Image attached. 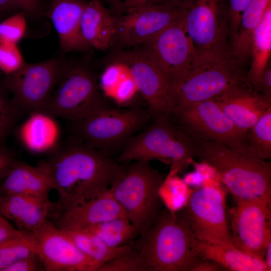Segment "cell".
Wrapping results in <instances>:
<instances>
[{
  "label": "cell",
  "instance_id": "6da1fadb",
  "mask_svg": "<svg viewBox=\"0 0 271 271\" xmlns=\"http://www.w3.org/2000/svg\"><path fill=\"white\" fill-rule=\"evenodd\" d=\"M79 141L58 149L37 164L58 194L54 218L108 190L123 168L105 152Z\"/></svg>",
  "mask_w": 271,
  "mask_h": 271
},
{
  "label": "cell",
  "instance_id": "7a4b0ae2",
  "mask_svg": "<svg viewBox=\"0 0 271 271\" xmlns=\"http://www.w3.org/2000/svg\"><path fill=\"white\" fill-rule=\"evenodd\" d=\"M191 138L196 157L214 169L236 202L258 201L271 205L269 163L218 142Z\"/></svg>",
  "mask_w": 271,
  "mask_h": 271
},
{
  "label": "cell",
  "instance_id": "3957f363",
  "mask_svg": "<svg viewBox=\"0 0 271 271\" xmlns=\"http://www.w3.org/2000/svg\"><path fill=\"white\" fill-rule=\"evenodd\" d=\"M131 243L145 271H193L203 259L194 250L196 237L175 211L161 210L152 226Z\"/></svg>",
  "mask_w": 271,
  "mask_h": 271
},
{
  "label": "cell",
  "instance_id": "277c9868",
  "mask_svg": "<svg viewBox=\"0 0 271 271\" xmlns=\"http://www.w3.org/2000/svg\"><path fill=\"white\" fill-rule=\"evenodd\" d=\"M246 81V72L229 50L196 53L186 75L170 87L172 109L212 99Z\"/></svg>",
  "mask_w": 271,
  "mask_h": 271
},
{
  "label": "cell",
  "instance_id": "5b68a950",
  "mask_svg": "<svg viewBox=\"0 0 271 271\" xmlns=\"http://www.w3.org/2000/svg\"><path fill=\"white\" fill-rule=\"evenodd\" d=\"M195 157L192 138L172 121L170 114H161L155 116L153 123L143 132L126 141L118 161L159 160L168 163L170 172L176 175L185 170Z\"/></svg>",
  "mask_w": 271,
  "mask_h": 271
},
{
  "label": "cell",
  "instance_id": "8992f818",
  "mask_svg": "<svg viewBox=\"0 0 271 271\" xmlns=\"http://www.w3.org/2000/svg\"><path fill=\"white\" fill-rule=\"evenodd\" d=\"M164 179L148 161H135L122 171L109 189L139 235L155 221L161 210Z\"/></svg>",
  "mask_w": 271,
  "mask_h": 271
},
{
  "label": "cell",
  "instance_id": "52a82bcc",
  "mask_svg": "<svg viewBox=\"0 0 271 271\" xmlns=\"http://www.w3.org/2000/svg\"><path fill=\"white\" fill-rule=\"evenodd\" d=\"M170 115L192 138L218 142L253 156L247 145L246 133L234 125L213 99L174 108Z\"/></svg>",
  "mask_w": 271,
  "mask_h": 271
},
{
  "label": "cell",
  "instance_id": "ba28073f",
  "mask_svg": "<svg viewBox=\"0 0 271 271\" xmlns=\"http://www.w3.org/2000/svg\"><path fill=\"white\" fill-rule=\"evenodd\" d=\"M225 197L224 191L217 187H202L190 194L182 211L175 213L197 239L231 245Z\"/></svg>",
  "mask_w": 271,
  "mask_h": 271
},
{
  "label": "cell",
  "instance_id": "9c48e42d",
  "mask_svg": "<svg viewBox=\"0 0 271 271\" xmlns=\"http://www.w3.org/2000/svg\"><path fill=\"white\" fill-rule=\"evenodd\" d=\"M148 117L147 113L140 109H110L105 106L73 122L79 140L105 152L125 144Z\"/></svg>",
  "mask_w": 271,
  "mask_h": 271
},
{
  "label": "cell",
  "instance_id": "30bf717a",
  "mask_svg": "<svg viewBox=\"0 0 271 271\" xmlns=\"http://www.w3.org/2000/svg\"><path fill=\"white\" fill-rule=\"evenodd\" d=\"M67 67L61 58L25 64L17 72L6 76L4 83L20 111L44 112Z\"/></svg>",
  "mask_w": 271,
  "mask_h": 271
},
{
  "label": "cell",
  "instance_id": "8fae6325",
  "mask_svg": "<svg viewBox=\"0 0 271 271\" xmlns=\"http://www.w3.org/2000/svg\"><path fill=\"white\" fill-rule=\"evenodd\" d=\"M44 112L72 122L105 106L94 76L80 67H67L55 87Z\"/></svg>",
  "mask_w": 271,
  "mask_h": 271
},
{
  "label": "cell",
  "instance_id": "7c38bea8",
  "mask_svg": "<svg viewBox=\"0 0 271 271\" xmlns=\"http://www.w3.org/2000/svg\"><path fill=\"white\" fill-rule=\"evenodd\" d=\"M182 18L196 53L229 50V22L225 0H185Z\"/></svg>",
  "mask_w": 271,
  "mask_h": 271
},
{
  "label": "cell",
  "instance_id": "4fadbf2b",
  "mask_svg": "<svg viewBox=\"0 0 271 271\" xmlns=\"http://www.w3.org/2000/svg\"><path fill=\"white\" fill-rule=\"evenodd\" d=\"M185 0L129 8L116 18V40L124 46L146 44L183 15Z\"/></svg>",
  "mask_w": 271,
  "mask_h": 271
},
{
  "label": "cell",
  "instance_id": "5bb4252c",
  "mask_svg": "<svg viewBox=\"0 0 271 271\" xmlns=\"http://www.w3.org/2000/svg\"><path fill=\"white\" fill-rule=\"evenodd\" d=\"M236 202L228 217L232 243L247 254L263 260L271 242V205L258 201Z\"/></svg>",
  "mask_w": 271,
  "mask_h": 271
},
{
  "label": "cell",
  "instance_id": "9a60e30c",
  "mask_svg": "<svg viewBox=\"0 0 271 271\" xmlns=\"http://www.w3.org/2000/svg\"><path fill=\"white\" fill-rule=\"evenodd\" d=\"M182 17L145 44V49L170 87L186 75L196 54Z\"/></svg>",
  "mask_w": 271,
  "mask_h": 271
},
{
  "label": "cell",
  "instance_id": "2e32d148",
  "mask_svg": "<svg viewBox=\"0 0 271 271\" xmlns=\"http://www.w3.org/2000/svg\"><path fill=\"white\" fill-rule=\"evenodd\" d=\"M37 253L46 271H97L99 265L84 254L67 234L47 219L32 232Z\"/></svg>",
  "mask_w": 271,
  "mask_h": 271
},
{
  "label": "cell",
  "instance_id": "e0dca14e",
  "mask_svg": "<svg viewBox=\"0 0 271 271\" xmlns=\"http://www.w3.org/2000/svg\"><path fill=\"white\" fill-rule=\"evenodd\" d=\"M116 60L128 69L138 92L148 103L149 112L154 117L170 114V85L146 50L123 52Z\"/></svg>",
  "mask_w": 271,
  "mask_h": 271
},
{
  "label": "cell",
  "instance_id": "ac0fdd59",
  "mask_svg": "<svg viewBox=\"0 0 271 271\" xmlns=\"http://www.w3.org/2000/svg\"><path fill=\"white\" fill-rule=\"evenodd\" d=\"M212 99L234 125L245 133L271 107V98L256 91L247 81Z\"/></svg>",
  "mask_w": 271,
  "mask_h": 271
},
{
  "label": "cell",
  "instance_id": "d6986e66",
  "mask_svg": "<svg viewBox=\"0 0 271 271\" xmlns=\"http://www.w3.org/2000/svg\"><path fill=\"white\" fill-rule=\"evenodd\" d=\"M120 217L127 216L108 189L62 211L54 218L53 224L61 229H80Z\"/></svg>",
  "mask_w": 271,
  "mask_h": 271
},
{
  "label": "cell",
  "instance_id": "ffe728a7",
  "mask_svg": "<svg viewBox=\"0 0 271 271\" xmlns=\"http://www.w3.org/2000/svg\"><path fill=\"white\" fill-rule=\"evenodd\" d=\"M86 3L81 0H51L47 15L59 37L64 52L86 50L89 47L81 32L82 15Z\"/></svg>",
  "mask_w": 271,
  "mask_h": 271
},
{
  "label": "cell",
  "instance_id": "44dd1931",
  "mask_svg": "<svg viewBox=\"0 0 271 271\" xmlns=\"http://www.w3.org/2000/svg\"><path fill=\"white\" fill-rule=\"evenodd\" d=\"M55 202L49 198L24 195L0 196V213L14 222L19 229L31 232L49 217H53Z\"/></svg>",
  "mask_w": 271,
  "mask_h": 271
},
{
  "label": "cell",
  "instance_id": "7402d4cb",
  "mask_svg": "<svg viewBox=\"0 0 271 271\" xmlns=\"http://www.w3.org/2000/svg\"><path fill=\"white\" fill-rule=\"evenodd\" d=\"M81 32L89 47L106 49L116 40V17L99 0H91L86 3L82 15Z\"/></svg>",
  "mask_w": 271,
  "mask_h": 271
},
{
  "label": "cell",
  "instance_id": "603a6c76",
  "mask_svg": "<svg viewBox=\"0 0 271 271\" xmlns=\"http://www.w3.org/2000/svg\"><path fill=\"white\" fill-rule=\"evenodd\" d=\"M4 179L0 185V196L24 195L49 198L53 189L50 179L42 167L18 161Z\"/></svg>",
  "mask_w": 271,
  "mask_h": 271
},
{
  "label": "cell",
  "instance_id": "cb8c5ba5",
  "mask_svg": "<svg viewBox=\"0 0 271 271\" xmlns=\"http://www.w3.org/2000/svg\"><path fill=\"white\" fill-rule=\"evenodd\" d=\"M194 247L200 258L214 262L224 270L270 271L262 259L248 254L233 244H217L196 238Z\"/></svg>",
  "mask_w": 271,
  "mask_h": 271
},
{
  "label": "cell",
  "instance_id": "d4e9b609",
  "mask_svg": "<svg viewBox=\"0 0 271 271\" xmlns=\"http://www.w3.org/2000/svg\"><path fill=\"white\" fill-rule=\"evenodd\" d=\"M270 6L271 0H250L241 16L229 49L234 59L242 66L250 57L253 33Z\"/></svg>",
  "mask_w": 271,
  "mask_h": 271
},
{
  "label": "cell",
  "instance_id": "484cf974",
  "mask_svg": "<svg viewBox=\"0 0 271 271\" xmlns=\"http://www.w3.org/2000/svg\"><path fill=\"white\" fill-rule=\"evenodd\" d=\"M59 136L57 122L51 115L42 111L31 113L19 130L20 138L23 144L35 153L51 150L57 143Z\"/></svg>",
  "mask_w": 271,
  "mask_h": 271
},
{
  "label": "cell",
  "instance_id": "4316f807",
  "mask_svg": "<svg viewBox=\"0 0 271 271\" xmlns=\"http://www.w3.org/2000/svg\"><path fill=\"white\" fill-rule=\"evenodd\" d=\"M271 55V6L255 29L251 41V63L246 79L255 90L261 75L270 62Z\"/></svg>",
  "mask_w": 271,
  "mask_h": 271
},
{
  "label": "cell",
  "instance_id": "83f0119b",
  "mask_svg": "<svg viewBox=\"0 0 271 271\" xmlns=\"http://www.w3.org/2000/svg\"><path fill=\"white\" fill-rule=\"evenodd\" d=\"M62 230L84 254L99 266L127 252L131 248V244L117 248L110 247L95 234L86 230Z\"/></svg>",
  "mask_w": 271,
  "mask_h": 271
},
{
  "label": "cell",
  "instance_id": "f1b7e54d",
  "mask_svg": "<svg viewBox=\"0 0 271 271\" xmlns=\"http://www.w3.org/2000/svg\"><path fill=\"white\" fill-rule=\"evenodd\" d=\"M80 229L95 234L112 248L131 244L133 239L139 235L136 228L127 217L115 218Z\"/></svg>",
  "mask_w": 271,
  "mask_h": 271
},
{
  "label": "cell",
  "instance_id": "f546056e",
  "mask_svg": "<svg viewBox=\"0 0 271 271\" xmlns=\"http://www.w3.org/2000/svg\"><path fill=\"white\" fill-rule=\"evenodd\" d=\"M37 254L35 241L32 233L22 232L0 243V271L25 257Z\"/></svg>",
  "mask_w": 271,
  "mask_h": 271
},
{
  "label": "cell",
  "instance_id": "4dcf8cb0",
  "mask_svg": "<svg viewBox=\"0 0 271 271\" xmlns=\"http://www.w3.org/2000/svg\"><path fill=\"white\" fill-rule=\"evenodd\" d=\"M251 154L263 160L271 157V107L267 109L246 132Z\"/></svg>",
  "mask_w": 271,
  "mask_h": 271
},
{
  "label": "cell",
  "instance_id": "1f68e13d",
  "mask_svg": "<svg viewBox=\"0 0 271 271\" xmlns=\"http://www.w3.org/2000/svg\"><path fill=\"white\" fill-rule=\"evenodd\" d=\"M26 29V15L23 12L5 18L0 23V44H17L24 37Z\"/></svg>",
  "mask_w": 271,
  "mask_h": 271
},
{
  "label": "cell",
  "instance_id": "d6a6232c",
  "mask_svg": "<svg viewBox=\"0 0 271 271\" xmlns=\"http://www.w3.org/2000/svg\"><path fill=\"white\" fill-rule=\"evenodd\" d=\"M4 82L0 83V147H4L6 140L20 111L9 97Z\"/></svg>",
  "mask_w": 271,
  "mask_h": 271
},
{
  "label": "cell",
  "instance_id": "836d02e7",
  "mask_svg": "<svg viewBox=\"0 0 271 271\" xmlns=\"http://www.w3.org/2000/svg\"><path fill=\"white\" fill-rule=\"evenodd\" d=\"M129 75L126 67L118 61L109 66L100 77V86L103 93L112 98Z\"/></svg>",
  "mask_w": 271,
  "mask_h": 271
},
{
  "label": "cell",
  "instance_id": "e575fe53",
  "mask_svg": "<svg viewBox=\"0 0 271 271\" xmlns=\"http://www.w3.org/2000/svg\"><path fill=\"white\" fill-rule=\"evenodd\" d=\"M97 271H145L143 262L131 245L127 252L99 266Z\"/></svg>",
  "mask_w": 271,
  "mask_h": 271
},
{
  "label": "cell",
  "instance_id": "d590c367",
  "mask_svg": "<svg viewBox=\"0 0 271 271\" xmlns=\"http://www.w3.org/2000/svg\"><path fill=\"white\" fill-rule=\"evenodd\" d=\"M26 63L16 44H0V70L6 76L20 69Z\"/></svg>",
  "mask_w": 271,
  "mask_h": 271
},
{
  "label": "cell",
  "instance_id": "8d00e7d4",
  "mask_svg": "<svg viewBox=\"0 0 271 271\" xmlns=\"http://www.w3.org/2000/svg\"><path fill=\"white\" fill-rule=\"evenodd\" d=\"M250 0H227L229 22V41L234 36L239 23L241 16Z\"/></svg>",
  "mask_w": 271,
  "mask_h": 271
},
{
  "label": "cell",
  "instance_id": "74e56055",
  "mask_svg": "<svg viewBox=\"0 0 271 271\" xmlns=\"http://www.w3.org/2000/svg\"><path fill=\"white\" fill-rule=\"evenodd\" d=\"M40 270H44V268L37 253L18 260L8 266L4 271Z\"/></svg>",
  "mask_w": 271,
  "mask_h": 271
},
{
  "label": "cell",
  "instance_id": "f35d334b",
  "mask_svg": "<svg viewBox=\"0 0 271 271\" xmlns=\"http://www.w3.org/2000/svg\"><path fill=\"white\" fill-rule=\"evenodd\" d=\"M17 161L13 152L4 147H0V181L7 176Z\"/></svg>",
  "mask_w": 271,
  "mask_h": 271
},
{
  "label": "cell",
  "instance_id": "ab89813d",
  "mask_svg": "<svg viewBox=\"0 0 271 271\" xmlns=\"http://www.w3.org/2000/svg\"><path fill=\"white\" fill-rule=\"evenodd\" d=\"M182 0H123L114 6L115 11L119 14L129 8L150 5L160 4Z\"/></svg>",
  "mask_w": 271,
  "mask_h": 271
},
{
  "label": "cell",
  "instance_id": "60d3db41",
  "mask_svg": "<svg viewBox=\"0 0 271 271\" xmlns=\"http://www.w3.org/2000/svg\"><path fill=\"white\" fill-rule=\"evenodd\" d=\"M255 90L271 98V65L270 62L263 71Z\"/></svg>",
  "mask_w": 271,
  "mask_h": 271
},
{
  "label": "cell",
  "instance_id": "b9f144b4",
  "mask_svg": "<svg viewBox=\"0 0 271 271\" xmlns=\"http://www.w3.org/2000/svg\"><path fill=\"white\" fill-rule=\"evenodd\" d=\"M25 15L36 17L39 15L41 9L40 0H13Z\"/></svg>",
  "mask_w": 271,
  "mask_h": 271
},
{
  "label": "cell",
  "instance_id": "7bdbcfd3",
  "mask_svg": "<svg viewBox=\"0 0 271 271\" xmlns=\"http://www.w3.org/2000/svg\"><path fill=\"white\" fill-rule=\"evenodd\" d=\"M23 230L16 229L0 213V243L21 234Z\"/></svg>",
  "mask_w": 271,
  "mask_h": 271
},
{
  "label": "cell",
  "instance_id": "ee69618b",
  "mask_svg": "<svg viewBox=\"0 0 271 271\" xmlns=\"http://www.w3.org/2000/svg\"><path fill=\"white\" fill-rule=\"evenodd\" d=\"M19 9L13 0H0V20L17 13Z\"/></svg>",
  "mask_w": 271,
  "mask_h": 271
},
{
  "label": "cell",
  "instance_id": "f6af8a7d",
  "mask_svg": "<svg viewBox=\"0 0 271 271\" xmlns=\"http://www.w3.org/2000/svg\"><path fill=\"white\" fill-rule=\"evenodd\" d=\"M223 270L222 268L217 263L208 260H203L193 271H216Z\"/></svg>",
  "mask_w": 271,
  "mask_h": 271
},
{
  "label": "cell",
  "instance_id": "bcb514c9",
  "mask_svg": "<svg viewBox=\"0 0 271 271\" xmlns=\"http://www.w3.org/2000/svg\"><path fill=\"white\" fill-rule=\"evenodd\" d=\"M271 242L268 245L264 255L263 260L267 267L271 270Z\"/></svg>",
  "mask_w": 271,
  "mask_h": 271
},
{
  "label": "cell",
  "instance_id": "7dc6e473",
  "mask_svg": "<svg viewBox=\"0 0 271 271\" xmlns=\"http://www.w3.org/2000/svg\"><path fill=\"white\" fill-rule=\"evenodd\" d=\"M123 0H110L111 1V3L113 4L114 6H116V5L120 3L121 2H122Z\"/></svg>",
  "mask_w": 271,
  "mask_h": 271
}]
</instances>
